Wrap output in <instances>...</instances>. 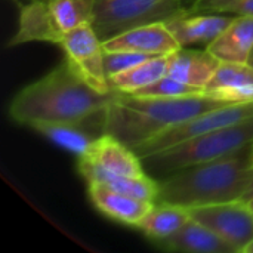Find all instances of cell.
I'll use <instances>...</instances> for the list:
<instances>
[{
	"label": "cell",
	"mask_w": 253,
	"mask_h": 253,
	"mask_svg": "<svg viewBox=\"0 0 253 253\" xmlns=\"http://www.w3.org/2000/svg\"><path fill=\"white\" fill-rule=\"evenodd\" d=\"M252 142L253 114L211 133L153 153L144 157L142 163L147 173L150 172L160 179L176 170L233 154Z\"/></svg>",
	"instance_id": "cell-4"
},
{
	"label": "cell",
	"mask_w": 253,
	"mask_h": 253,
	"mask_svg": "<svg viewBox=\"0 0 253 253\" xmlns=\"http://www.w3.org/2000/svg\"><path fill=\"white\" fill-rule=\"evenodd\" d=\"M253 114V102L248 104H225L218 108L205 111L181 125H176L148 141L142 142L135 148L138 156L141 159L166 150L169 147H173L176 144L185 142L188 139L211 133L213 130H218L221 127H225L228 125L237 123Z\"/></svg>",
	"instance_id": "cell-6"
},
{
	"label": "cell",
	"mask_w": 253,
	"mask_h": 253,
	"mask_svg": "<svg viewBox=\"0 0 253 253\" xmlns=\"http://www.w3.org/2000/svg\"><path fill=\"white\" fill-rule=\"evenodd\" d=\"M194 221L206 225L236 253L246 249L253 240V211L248 202L233 200L225 203L190 208Z\"/></svg>",
	"instance_id": "cell-8"
},
{
	"label": "cell",
	"mask_w": 253,
	"mask_h": 253,
	"mask_svg": "<svg viewBox=\"0 0 253 253\" xmlns=\"http://www.w3.org/2000/svg\"><path fill=\"white\" fill-rule=\"evenodd\" d=\"M13 1H16L18 4H21V3H27V1H33V0H13Z\"/></svg>",
	"instance_id": "cell-29"
},
{
	"label": "cell",
	"mask_w": 253,
	"mask_h": 253,
	"mask_svg": "<svg viewBox=\"0 0 253 253\" xmlns=\"http://www.w3.org/2000/svg\"><path fill=\"white\" fill-rule=\"evenodd\" d=\"M59 46L67 61L90 87L104 95L114 93L104 65V43L92 24H83L64 33Z\"/></svg>",
	"instance_id": "cell-7"
},
{
	"label": "cell",
	"mask_w": 253,
	"mask_h": 253,
	"mask_svg": "<svg viewBox=\"0 0 253 253\" xmlns=\"http://www.w3.org/2000/svg\"><path fill=\"white\" fill-rule=\"evenodd\" d=\"M102 43L104 50H126L148 56H168L181 49L179 43L165 22L135 27Z\"/></svg>",
	"instance_id": "cell-10"
},
{
	"label": "cell",
	"mask_w": 253,
	"mask_h": 253,
	"mask_svg": "<svg viewBox=\"0 0 253 253\" xmlns=\"http://www.w3.org/2000/svg\"><path fill=\"white\" fill-rule=\"evenodd\" d=\"M219 64L221 61L206 47L203 50L181 47L168 55V74L205 92Z\"/></svg>",
	"instance_id": "cell-15"
},
{
	"label": "cell",
	"mask_w": 253,
	"mask_h": 253,
	"mask_svg": "<svg viewBox=\"0 0 253 253\" xmlns=\"http://www.w3.org/2000/svg\"><path fill=\"white\" fill-rule=\"evenodd\" d=\"M191 10L184 0H96L93 28L102 42L135 27L166 22Z\"/></svg>",
	"instance_id": "cell-5"
},
{
	"label": "cell",
	"mask_w": 253,
	"mask_h": 253,
	"mask_svg": "<svg viewBox=\"0 0 253 253\" xmlns=\"http://www.w3.org/2000/svg\"><path fill=\"white\" fill-rule=\"evenodd\" d=\"M206 49L221 62L248 64L253 50V16H234Z\"/></svg>",
	"instance_id": "cell-18"
},
{
	"label": "cell",
	"mask_w": 253,
	"mask_h": 253,
	"mask_svg": "<svg viewBox=\"0 0 253 253\" xmlns=\"http://www.w3.org/2000/svg\"><path fill=\"white\" fill-rule=\"evenodd\" d=\"M148 58L153 56L136 53V52H126V50H104V65H105L107 76L111 77L114 74L126 71L135 67L136 64L144 62Z\"/></svg>",
	"instance_id": "cell-25"
},
{
	"label": "cell",
	"mask_w": 253,
	"mask_h": 253,
	"mask_svg": "<svg viewBox=\"0 0 253 253\" xmlns=\"http://www.w3.org/2000/svg\"><path fill=\"white\" fill-rule=\"evenodd\" d=\"M243 253H253V240L246 246V249L243 251Z\"/></svg>",
	"instance_id": "cell-27"
},
{
	"label": "cell",
	"mask_w": 253,
	"mask_h": 253,
	"mask_svg": "<svg viewBox=\"0 0 253 253\" xmlns=\"http://www.w3.org/2000/svg\"><path fill=\"white\" fill-rule=\"evenodd\" d=\"M193 10L194 9L187 10L165 22L181 47H208L233 22L236 16L219 12L194 13Z\"/></svg>",
	"instance_id": "cell-9"
},
{
	"label": "cell",
	"mask_w": 253,
	"mask_h": 253,
	"mask_svg": "<svg viewBox=\"0 0 253 253\" xmlns=\"http://www.w3.org/2000/svg\"><path fill=\"white\" fill-rule=\"evenodd\" d=\"M191 219L190 211L179 205L156 202L136 228L150 240L160 242L179 231Z\"/></svg>",
	"instance_id": "cell-19"
},
{
	"label": "cell",
	"mask_w": 253,
	"mask_h": 253,
	"mask_svg": "<svg viewBox=\"0 0 253 253\" xmlns=\"http://www.w3.org/2000/svg\"><path fill=\"white\" fill-rule=\"evenodd\" d=\"M82 125L83 123H68V122L39 123L34 125L33 129L42 133L53 144H56L58 147L80 157L89 150L92 142L96 139L90 136L86 130H83Z\"/></svg>",
	"instance_id": "cell-21"
},
{
	"label": "cell",
	"mask_w": 253,
	"mask_h": 253,
	"mask_svg": "<svg viewBox=\"0 0 253 253\" xmlns=\"http://www.w3.org/2000/svg\"><path fill=\"white\" fill-rule=\"evenodd\" d=\"M252 159H253V142H252Z\"/></svg>",
	"instance_id": "cell-31"
},
{
	"label": "cell",
	"mask_w": 253,
	"mask_h": 253,
	"mask_svg": "<svg viewBox=\"0 0 253 253\" xmlns=\"http://www.w3.org/2000/svg\"><path fill=\"white\" fill-rule=\"evenodd\" d=\"M193 9L236 16H253V0H197Z\"/></svg>",
	"instance_id": "cell-24"
},
{
	"label": "cell",
	"mask_w": 253,
	"mask_h": 253,
	"mask_svg": "<svg viewBox=\"0 0 253 253\" xmlns=\"http://www.w3.org/2000/svg\"><path fill=\"white\" fill-rule=\"evenodd\" d=\"M205 95L228 104L253 102V67L239 62H221L205 87Z\"/></svg>",
	"instance_id": "cell-13"
},
{
	"label": "cell",
	"mask_w": 253,
	"mask_h": 253,
	"mask_svg": "<svg viewBox=\"0 0 253 253\" xmlns=\"http://www.w3.org/2000/svg\"><path fill=\"white\" fill-rule=\"evenodd\" d=\"M159 181L156 202L187 209L242 200L253 181L252 144L224 157L176 170Z\"/></svg>",
	"instance_id": "cell-3"
},
{
	"label": "cell",
	"mask_w": 253,
	"mask_h": 253,
	"mask_svg": "<svg viewBox=\"0 0 253 253\" xmlns=\"http://www.w3.org/2000/svg\"><path fill=\"white\" fill-rule=\"evenodd\" d=\"M225 104L205 93L160 98L114 92L102 113L104 133L135 150L150 138Z\"/></svg>",
	"instance_id": "cell-2"
},
{
	"label": "cell",
	"mask_w": 253,
	"mask_h": 253,
	"mask_svg": "<svg viewBox=\"0 0 253 253\" xmlns=\"http://www.w3.org/2000/svg\"><path fill=\"white\" fill-rule=\"evenodd\" d=\"M156 245L169 252L187 253H236V251L216 236L206 225L194 221L193 218L175 234Z\"/></svg>",
	"instance_id": "cell-17"
},
{
	"label": "cell",
	"mask_w": 253,
	"mask_h": 253,
	"mask_svg": "<svg viewBox=\"0 0 253 253\" xmlns=\"http://www.w3.org/2000/svg\"><path fill=\"white\" fill-rule=\"evenodd\" d=\"M253 199V181L251 182V185L248 187V190H246V193H245V196H243V202H249V200H252Z\"/></svg>",
	"instance_id": "cell-26"
},
{
	"label": "cell",
	"mask_w": 253,
	"mask_h": 253,
	"mask_svg": "<svg viewBox=\"0 0 253 253\" xmlns=\"http://www.w3.org/2000/svg\"><path fill=\"white\" fill-rule=\"evenodd\" d=\"M165 74H168V56H153L126 71L111 76L110 83L114 92L135 93Z\"/></svg>",
	"instance_id": "cell-20"
},
{
	"label": "cell",
	"mask_w": 253,
	"mask_h": 253,
	"mask_svg": "<svg viewBox=\"0 0 253 253\" xmlns=\"http://www.w3.org/2000/svg\"><path fill=\"white\" fill-rule=\"evenodd\" d=\"M248 64H249V65H252V67H253V50L251 52V56H249V59H248Z\"/></svg>",
	"instance_id": "cell-28"
},
{
	"label": "cell",
	"mask_w": 253,
	"mask_h": 253,
	"mask_svg": "<svg viewBox=\"0 0 253 253\" xmlns=\"http://www.w3.org/2000/svg\"><path fill=\"white\" fill-rule=\"evenodd\" d=\"M205 93L203 89L187 84L169 74H165L154 83L136 90L133 95L138 96H160V98H175V96H188V95H199Z\"/></svg>",
	"instance_id": "cell-23"
},
{
	"label": "cell",
	"mask_w": 253,
	"mask_h": 253,
	"mask_svg": "<svg viewBox=\"0 0 253 253\" xmlns=\"http://www.w3.org/2000/svg\"><path fill=\"white\" fill-rule=\"evenodd\" d=\"M52 15L62 33L83 24H92L96 0H49Z\"/></svg>",
	"instance_id": "cell-22"
},
{
	"label": "cell",
	"mask_w": 253,
	"mask_h": 253,
	"mask_svg": "<svg viewBox=\"0 0 253 253\" xmlns=\"http://www.w3.org/2000/svg\"><path fill=\"white\" fill-rule=\"evenodd\" d=\"M87 193L93 206L101 213L116 222L130 227H136L154 205L151 202L114 191L101 184H87Z\"/></svg>",
	"instance_id": "cell-14"
},
{
	"label": "cell",
	"mask_w": 253,
	"mask_h": 253,
	"mask_svg": "<svg viewBox=\"0 0 253 253\" xmlns=\"http://www.w3.org/2000/svg\"><path fill=\"white\" fill-rule=\"evenodd\" d=\"M248 203H249V206H251V209H252V211H253V199H252V200H249Z\"/></svg>",
	"instance_id": "cell-30"
},
{
	"label": "cell",
	"mask_w": 253,
	"mask_h": 253,
	"mask_svg": "<svg viewBox=\"0 0 253 253\" xmlns=\"http://www.w3.org/2000/svg\"><path fill=\"white\" fill-rule=\"evenodd\" d=\"M77 169L82 178L86 179L87 184H101L104 187H108L114 191L156 203L159 197V181L150 176L148 173L142 176H123V175H114L108 173L92 163H89L84 159L77 160Z\"/></svg>",
	"instance_id": "cell-16"
},
{
	"label": "cell",
	"mask_w": 253,
	"mask_h": 253,
	"mask_svg": "<svg viewBox=\"0 0 253 253\" xmlns=\"http://www.w3.org/2000/svg\"><path fill=\"white\" fill-rule=\"evenodd\" d=\"M111 95L90 87L65 59L42 79L22 87L10 101L9 116L33 127L39 123H83L104 113Z\"/></svg>",
	"instance_id": "cell-1"
},
{
	"label": "cell",
	"mask_w": 253,
	"mask_h": 253,
	"mask_svg": "<svg viewBox=\"0 0 253 253\" xmlns=\"http://www.w3.org/2000/svg\"><path fill=\"white\" fill-rule=\"evenodd\" d=\"M64 33L58 27L49 0H33L19 4L18 30L10 37L7 46L15 47L30 42H46L59 44Z\"/></svg>",
	"instance_id": "cell-12"
},
{
	"label": "cell",
	"mask_w": 253,
	"mask_h": 253,
	"mask_svg": "<svg viewBox=\"0 0 253 253\" xmlns=\"http://www.w3.org/2000/svg\"><path fill=\"white\" fill-rule=\"evenodd\" d=\"M80 159L114 175L142 176L147 173L138 153L108 133L98 136Z\"/></svg>",
	"instance_id": "cell-11"
}]
</instances>
